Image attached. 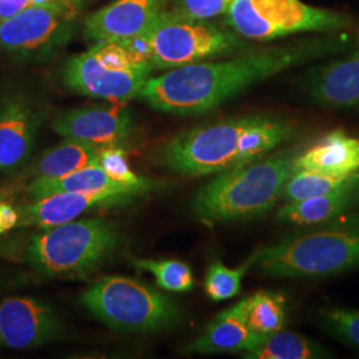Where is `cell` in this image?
Segmentation results:
<instances>
[{
    "label": "cell",
    "instance_id": "1",
    "mask_svg": "<svg viewBox=\"0 0 359 359\" xmlns=\"http://www.w3.org/2000/svg\"><path fill=\"white\" fill-rule=\"evenodd\" d=\"M341 40L311 39L270 47L219 62L182 65L149 77L139 99L173 115H198L215 109L245 90L285 69L337 51Z\"/></svg>",
    "mask_w": 359,
    "mask_h": 359
},
{
    "label": "cell",
    "instance_id": "2",
    "mask_svg": "<svg viewBox=\"0 0 359 359\" xmlns=\"http://www.w3.org/2000/svg\"><path fill=\"white\" fill-rule=\"evenodd\" d=\"M294 133L293 124L276 117H231L179 133L157 151L156 161L185 177L219 175L270 154Z\"/></svg>",
    "mask_w": 359,
    "mask_h": 359
},
{
    "label": "cell",
    "instance_id": "3",
    "mask_svg": "<svg viewBox=\"0 0 359 359\" xmlns=\"http://www.w3.org/2000/svg\"><path fill=\"white\" fill-rule=\"evenodd\" d=\"M301 147L265 154L219 173L196 193L193 215L204 222L250 219L266 215L283 198Z\"/></svg>",
    "mask_w": 359,
    "mask_h": 359
},
{
    "label": "cell",
    "instance_id": "4",
    "mask_svg": "<svg viewBox=\"0 0 359 359\" xmlns=\"http://www.w3.org/2000/svg\"><path fill=\"white\" fill-rule=\"evenodd\" d=\"M121 244L115 222L105 218L74 219L32 236L26 259L50 278H84L114 256Z\"/></svg>",
    "mask_w": 359,
    "mask_h": 359
},
{
    "label": "cell",
    "instance_id": "5",
    "mask_svg": "<svg viewBox=\"0 0 359 359\" xmlns=\"http://www.w3.org/2000/svg\"><path fill=\"white\" fill-rule=\"evenodd\" d=\"M154 69H173L244 48L238 35L208 20L167 10L139 38L126 43Z\"/></svg>",
    "mask_w": 359,
    "mask_h": 359
},
{
    "label": "cell",
    "instance_id": "6",
    "mask_svg": "<svg viewBox=\"0 0 359 359\" xmlns=\"http://www.w3.org/2000/svg\"><path fill=\"white\" fill-rule=\"evenodd\" d=\"M258 273L277 278H320L359 266V229L305 233L258 250Z\"/></svg>",
    "mask_w": 359,
    "mask_h": 359
},
{
    "label": "cell",
    "instance_id": "7",
    "mask_svg": "<svg viewBox=\"0 0 359 359\" xmlns=\"http://www.w3.org/2000/svg\"><path fill=\"white\" fill-rule=\"evenodd\" d=\"M80 301L96 320L123 333H157L173 327L181 318L180 309L167 295L123 276L97 280Z\"/></svg>",
    "mask_w": 359,
    "mask_h": 359
},
{
    "label": "cell",
    "instance_id": "8",
    "mask_svg": "<svg viewBox=\"0 0 359 359\" xmlns=\"http://www.w3.org/2000/svg\"><path fill=\"white\" fill-rule=\"evenodd\" d=\"M152 65L120 43H96L71 57L63 80L68 90L111 102L139 97L151 77Z\"/></svg>",
    "mask_w": 359,
    "mask_h": 359
},
{
    "label": "cell",
    "instance_id": "9",
    "mask_svg": "<svg viewBox=\"0 0 359 359\" xmlns=\"http://www.w3.org/2000/svg\"><path fill=\"white\" fill-rule=\"evenodd\" d=\"M226 23L241 36L268 41L308 31L346 27L345 15L316 8L301 0H234Z\"/></svg>",
    "mask_w": 359,
    "mask_h": 359
},
{
    "label": "cell",
    "instance_id": "10",
    "mask_svg": "<svg viewBox=\"0 0 359 359\" xmlns=\"http://www.w3.org/2000/svg\"><path fill=\"white\" fill-rule=\"evenodd\" d=\"M79 8L80 0H56L23 10L0 22V47L23 56L46 51L75 20Z\"/></svg>",
    "mask_w": 359,
    "mask_h": 359
},
{
    "label": "cell",
    "instance_id": "11",
    "mask_svg": "<svg viewBox=\"0 0 359 359\" xmlns=\"http://www.w3.org/2000/svg\"><path fill=\"white\" fill-rule=\"evenodd\" d=\"M145 193L148 191L140 188L53 193L31 200L29 204L20 206L19 226H38L40 229H47L74 221L79 216L90 212L130 204Z\"/></svg>",
    "mask_w": 359,
    "mask_h": 359
},
{
    "label": "cell",
    "instance_id": "12",
    "mask_svg": "<svg viewBox=\"0 0 359 359\" xmlns=\"http://www.w3.org/2000/svg\"><path fill=\"white\" fill-rule=\"evenodd\" d=\"M63 325L50 304L27 295L0 302V347L23 350L59 341Z\"/></svg>",
    "mask_w": 359,
    "mask_h": 359
},
{
    "label": "cell",
    "instance_id": "13",
    "mask_svg": "<svg viewBox=\"0 0 359 359\" xmlns=\"http://www.w3.org/2000/svg\"><path fill=\"white\" fill-rule=\"evenodd\" d=\"M43 112L22 92L0 96V172L13 173L29 161Z\"/></svg>",
    "mask_w": 359,
    "mask_h": 359
},
{
    "label": "cell",
    "instance_id": "14",
    "mask_svg": "<svg viewBox=\"0 0 359 359\" xmlns=\"http://www.w3.org/2000/svg\"><path fill=\"white\" fill-rule=\"evenodd\" d=\"M172 0H115L84 23L86 36L95 43L126 44L139 38L154 20L167 11Z\"/></svg>",
    "mask_w": 359,
    "mask_h": 359
},
{
    "label": "cell",
    "instance_id": "15",
    "mask_svg": "<svg viewBox=\"0 0 359 359\" xmlns=\"http://www.w3.org/2000/svg\"><path fill=\"white\" fill-rule=\"evenodd\" d=\"M52 128L68 140L95 147H123L133 133V121L124 108L86 107L57 116L52 123Z\"/></svg>",
    "mask_w": 359,
    "mask_h": 359
},
{
    "label": "cell",
    "instance_id": "16",
    "mask_svg": "<svg viewBox=\"0 0 359 359\" xmlns=\"http://www.w3.org/2000/svg\"><path fill=\"white\" fill-rule=\"evenodd\" d=\"M309 96L323 107H359V52L313 71L306 81Z\"/></svg>",
    "mask_w": 359,
    "mask_h": 359
},
{
    "label": "cell",
    "instance_id": "17",
    "mask_svg": "<svg viewBox=\"0 0 359 359\" xmlns=\"http://www.w3.org/2000/svg\"><path fill=\"white\" fill-rule=\"evenodd\" d=\"M245 320L241 304L221 311L208 325L205 332L194 339L187 353L217 354V353H248L262 341Z\"/></svg>",
    "mask_w": 359,
    "mask_h": 359
},
{
    "label": "cell",
    "instance_id": "18",
    "mask_svg": "<svg viewBox=\"0 0 359 359\" xmlns=\"http://www.w3.org/2000/svg\"><path fill=\"white\" fill-rule=\"evenodd\" d=\"M299 169L330 176H350L359 170V139L337 129L295 160Z\"/></svg>",
    "mask_w": 359,
    "mask_h": 359
},
{
    "label": "cell",
    "instance_id": "19",
    "mask_svg": "<svg viewBox=\"0 0 359 359\" xmlns=\"http://www.w3.org/2000/svg\"><path fill=\"white\" fill-rule=\"evenodd\" d=\"M358 201L359 176L333 192L299 201H287L277 210V219L294 225H317L341 216Z\"/></svg>",
    "mask_w": 359,
    "mask_h": 359
},
{
    "label": "cell",
    "instance_id": "20",
    "mask_svg": "<svg viewBox=\"0 0 359 359\" xmlns=\"http://www.w3.org/2000/svg\"><path fill=\"white\" fill-rule=\"evenodd\" d=\"M140 188L151 191L154 187L127 185L111 179L100 165H90L71 172L65 176L53 179H32L27 185L26 196L28 200H36L53 193L83 192V191H104V189H127Z\"/></svg>",
    "mask_w": 359,
    "mask_h": 359
},
{
    "label": "cell",
    "instance_id": "21",
    "mask_svg": "<svg viewBox=\"0 0 359 359\" xmlns=\"http://www.w3.org/2000/svg\"><path fill=\"white\" fill-rule=\"evenodd\" d=\"M99 149L100 147L65 139L39 157L29 176L32 179H53L81 168L99 165Z\"/></svg>",
    "mask_w": 359,
    "mask_h": 359
},
{
    "label": "cell",
    "instance_id": "22",
    "mask_svg": "<svg viewBox=\"0 0 359 359\" xmlns=\"http://www.w3.org/2000/svg\"><path fill=\"white\" fill-rule=\"evenodd\" d=\"M330 357L329 350L305 335L278 330L264 335L253 350L245 353L250 359H320Z\"/></svg>",
    "mask_w": 359,
    "mask_h": 359
},
{
    "label": "cell",
    "instance_id": "23",
    "mask_svg": "<svg viewBox=\"0 0 359 359\" xmlns=\"http://www.w3.org/2000/svg\"><path fill=\"white\" fill-rule=\"evenodd\" d=\"M245 320L258 334L283 330L286 325V301L283 294L273 292H258L240 301Z\"/></svg>",
    "mask_w": 359,
    "mask_h": 359
},
{
    "label": "cell",
    "instance_id": "24",
    "mask_svg": "<svg viewBox=\"0 0 359 359\" xmlns=\"http://www.w3.org/2000/svg\"><path fill=\"white\" fill-rule=\"evenodd\" d=\"M357 177V173L350 176H330L320 172L297 168L293 175L286 181L283 197L287 201H299L310 197L322 196L345 187Z\"/></svg>",
    "mask_w": 359,
    "mask_h": 359
},
{
    "label": "cell",
    "instance_id": "25",
    "mask_svg": "<svg viewBox=\"0 0 359 359\" xmlns=\"http://www.w3.org/2000/svg\"><path fill=\"white\" fill-rule=\"evenodd\" d=\"M133 264L139 269L149 271L154 274L157 285L173 293H187L192 292L194 287V277H193L192 268L177 259H144L136 258Z\"/></svg>",
    "mask_w": 359,
    "mask_h": 359
},
{
    "label": "cell",
    "instance_id": "26",
    "mask_svg": "<svg viewBox=\"0 0 359 359\" xmlns=\"http://www.w3.org/2000/svg\"><path fill=\"white\" fill-rule=\"evenodd\" d=\"M249 268L250 261L236 269L228 268L221 261H213L206 270L204 281L205 294L215 302L234 298L241 292L243 278Z\"/></svg>",
    "mask_w": 359,
    "mask_h": 359
},
{
    "label": "cell",
    "instance_id": "27",
    "mask_svg": "<svg viewBox=\"0 0 359 359\" xmlns=\"http://www.w3.org/2000/svg\"><path fill=\"white\" fill-rule=\"evenodd\" d=\"M97 164L103 168L104 172L117 182L127 185L154 187V181L137 176L129 167L127 152L121 145L100 147Z\"/></svg>",
    "mask_w": 359,
    "mask_h": 359
},
{
    "label": "cell",
    "instance_id": "28",
    "mask_svg": "<svg viewBox=\"0 0 359 359\" xmlns=\"http://www.w3.org/2000/svg\"><path fill=\"white\" fill-rule=\"evenodd\" d=\"M325 325L335 337L359 348V311L334 309L325 314Z\"/></svg>",
    "mask_w": 359,
    "mask_h": 359
},
{
    "label": "cell",
    "instance_id": "29",
    "mask_svg": "<svg viewBox=\"0 0 359 359\" xmlns=\"http://www.w3.org/2000/svg\"><path fill=\"white\" fill-rule=\"evenodd\" d=\"M234 0H172L168 10L192 19L208 20L225 13Z\"/></svg>",
    "mask_w": 359,
    "mask_h": 359
},
{
    "label": "cell",
    "instance_id": "30",
    "mask_svg": "<svg viewBox=\"0 0 359 359\" xmlns=\"http://www.w3.org/2000/svg\"><path fill=\"white\" fill-rule=\"evenodd\" d=\"M56 0H0V22L11 18L16 13H22L29 7L47 4Z\"/></svg>",
    "mask_w": 359,
    "mask_h": 359
},
{
    "label": "cell",
    "instance_id": "31",
    "mask_svg": "<svg viewBox=\"0 0 359 359\" xmlns=\"http://www.w3.org/2000/svg\"><path fill=\"white\" fill-rule=\"evenodd\" d=\"M19 208L8 203L6 198L0 200V234H4L19 226Z\"/></svg>",
    "mask_w": 359,
    "mask_h": 359
},
{
    "label": "cell",
    "instance_id": "32",
    "mask_svg": "<svg viewBox=\"0 0 359 359\" xmlns=\"http://www.w3.org/2000/svg\"><path fill=\"white\" fill-rule=\"evenodd\" d=\"M10 194H7L6 191H0V200H4V198H7Z\"/></svg>",
    "mask_w": 359,
    "mask_h": 359
}]
</instances>
